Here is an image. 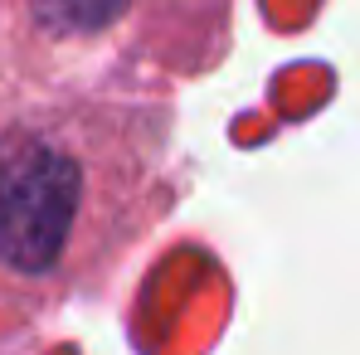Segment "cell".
<instances>
[{
    "label": "cell",
    "mask_w": 360,
    "mask_h": 355,
    "mask_svg": "<svg viewBox=\"0 0 360 355\" xmlns=\"http://www.w3.org/2000/svg\"><path fill=\"white\" fill-rule=\"evenodd\" d=\"M171 108L136 93H54L0 127V273L78 292L166 214Z\"/></svg>",
    "instance_id": "cell-1"
},
{
    "label": "cell",
    "mask_w": 360,
    "mask_h": 355,
    "mask_svg": "<svg viewBox=\"0 0 360 355\" xmlns=\"http://www.w3.org/2000/svg\"><path fill=\"white\" fill-rule=\"evenodd\" d=\"M127 10H131V0H30L34 25L49 30L54 39H93V34L112 30Z\"/></svg>",
    "instance_id": "cell-2"
}]
</instances>
